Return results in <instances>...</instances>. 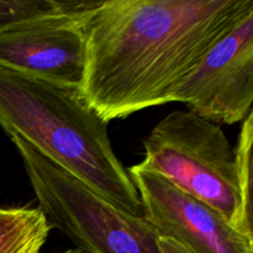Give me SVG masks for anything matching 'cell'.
<instances>
[{
	"instance_id": "5",
	"label": "cell",
	"mask_w": 253,
	"mask_h": 253,
	"mask_svg": "<svg viewBox=\"0 0 253 253\" xmlns=\"http://www.w3.org/2000/svg\"><path fill=\"white\" fill-rule=\"evenodd\" d=\"M169 103L185 104L193 114L216 125L242 123L252 113L253 10L173 89Z\"/></svg>"
},
{
	"instance_id": "12",
	"label": "cell",
	"mask_w": 253,
	"mask_h": 253,
	"mask_svg": "<svg viewBox=\"0 0 253 253\" xmlns=\"http://www.w3.org/2000/svg\"><path fill=\"white\" fill-rule=\"evenodd\" d=\"M58 253H86V252L82 251V250H78V249H73V250H67V251L58 252Z\"/></svg>"
},
{
	"instance_id": "3",
	"label": "cell",
	"mask_w": 253,
	"mask_h": 253,
	"mask_svg": "<svg viewBox=\"0 0 253 253\" xmlns=\"http://www.w3.org/2000/svg\"><path fill=\"white\" fill-rule=\"evenodd\" d=\"M143 147V166L253 240V224L242 211L235 148L219 125L189 110L172 111L152 128Z\"/></svg>"
},
{
	"instance_id": "11",
	"label": "cell",
	"mask_w": 253,
	"mask_h": 253,
	"mask_svg": "<svg viewBox=\"0 0 253 253\" xmlns=\"http://www.w3.org/2000/svg\"><path fill=\"white\" fill-rule=\"evenodd\" d=\"M157 253H192L174 240L158 237L157 241Z\"/></svg>"
},
{
	"instance_id": "8",
	"label": "cell",
	"mask_w": 253,
	"mask_h": 253,
	"mask_svg": "<svg viewBox=\"0 0 253 253\" xmlns=\"http://www.w3.org/2000/svg\"><path fill=\"white\" fill-rule=\"evenodd\" d=\"M51 230L39 208H0V253H41Z\"/></svg>"
},
{
	"instance_id": "7",
	"label": "cell",
	"mask_w": 253,
	"mask_h": 253,
	"mask_svg": "<svg viewBox=\"0 0 253 253\" xmlns=\"http://www.w3.org/2000/svg\"><path fill=\"white\" fill-rule=\"evenodd\" d=\"M96 2L0 30V67L79 88L85 63L83 22Z\"/></svg>"
},
{
	"instance_id": "4",
	"label": "cell",
	"mask_w": 253,
	"mask_h": 253,
	"mask_svg": "<svg viewBox=\"0 0 253 253\" xmlns=\"http://www.w3.org/2000/svg\"><path fill=\"white\" fill-rule=\"evenodd\" d=\"M21 157L39 209L86 253H157L158 235L143 216L131 215L59 167L30 143L9 136Z\"/></svg>"
},
{
	"instance_id": "2",
	"label": "cell",
	"mask_w": 253,
	"mask_h": 253,
	"mask_svg": "<svg viewBox=\"0 0 253 253\" xmlns=\"http://www.w3.org/2000/svg\"><path fill=\"white\" fill-rule=\"evenodd\" d=\"M0 126L119 209L143 216L137 190L111 146L108 123L79 88L0 67Z\"/></svg>"
},
{
	"instance_id": "10",
	"label": "cell",
	"mask_w": 253,
	"mask_h": 253,
	"mask_svg": "<svg viewBox=\"0 0 253 253\" xmlns=\"http://www.w3.org/2000/svg\"><path fill=\"white\" fill-rule=\"evenodd\" d=\"M252 143H253V113L242 121L239 140L235 147L236 156L237 184L241 198L242 211L247 221L252 224Z\"/></svg>"
},
{
	"instance_id": "9",
	"label": "cell",
	"mask_w": 253,
	"mask_h": 253,
	"mask_svg": "<svg viewBox=\"0 0 253 253\" xmlns=\"http://www.w3.org/2000/svg\"><path fill=\"white\" fill-rule=\"evenodd\" d=\"M88 4L77 0H0V30L40 17L77 11Z\"/></svg>"
},
{
	"instance_id": "6",
	"label": "cell",
	"mask_w": 253,
	"mask_h": 253,
	"mask_svg": "<svg viewBox=\"0 0 253 253\" xmlns=\"http://www.w3.org/2000/svg\"><path fill=\"white\" fill-rule=\"evenodd\" d=\"M127 173L137 190L143 217L158 237L174 240L192 253H253V240L160 173L142 163L131 166Z\"/></svg>"
},
{
	"instance_id": "1",
	"label": "cell",
	"mask_w": 253,
	"mask_h": 253,
	"mask_svg": "<svg viewBox=\"0 0 253 253\" xmlns=\"http://www.w3.org/2000/svg\"><path fill=\"white\" fill-rule=\"evenodd\" d=\"M253 10V0H105L83 22L79 91L110 123L169 103L173 89Z\"/></svg>"
}]
</instances>
